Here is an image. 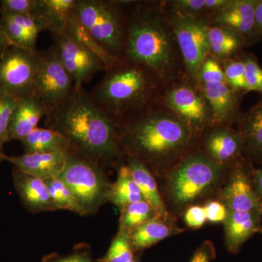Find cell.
I'll return each instance as SVG.
<instances>
[{"label":"cell","mask_w":262,"mask_h":262,"mask_svg":"<svg viewBox=\"0 0 262 262\" xmlns=\"http://www.w3.org/2000/svg\"><path fill=\"white\" fill-rule=\"evenodd\" d=\"M46 124L68 141L70 154L103 168L121 158L117 124L83 88H75L64 102L48 114Z\"/></svg>","instance_id":"obj_1"},{"label":"cell","mask_w":262,"mask_h":262,"mask_svg":"<svg viewBox=\"0 0 262 262\" xmlns=\"http://www.w3.org/2000/svg\"><path fill=\"white\" fill-rule=\"evenodd\" d=\"M117 127L122 155L140 160L148 168L182 154L194 134L173 114L151 108Z\"/></svg>","instance_id":"obj_2"},{"label":"cell","mask_w":262,"mask_h":262,"mask_svg":"<svg viewBox=\"0 0 262 262\" xmlns=\"http://www.w3.org/2000/svg\"><path fill=\"white\" fill-rule=\"evenodd\" d=\"M127 20L123 60L144 66L160 80L175 78L179 48L169 19L146 3H137L127 13Z\"/></svg>","instance_id":"obj_3"},{"label":"cell","mask_w":262,"mask_h":262,"mask_svg":"<svg viewBox=\"0 0 262 262\" xmlns=\"http://www.w3.org/2000/svg\"><path fill=\"white\" fill-rule=\"evenodd\" d=\"M106 72L90 94L117 126L151 108L160 80L151 70L122 60Z\"/></svg>","instance_id":"obj_4"},{"label":"cell","mask_w":262,"mask_h":262,"mask_svg":"<svg viewBox=\"0 0 262 262\" xmlns=\"http://www.w3.org/2000/svg\"><path fill=\"white\" fill-rule=\"evenodd\" d=\"M124 2L77 0L74 13L84 28L106 51L123 59L127 36Z\"/></svg>","instance_id":"obj_5"},{"label":"cell","mask_w":262,"mask_h":262,"mask_svg":"<svg viewBox=\"0 0 262 262\" xmlns=\"http://www.w3.org/2000/svg\"><path fill=\"white\" fill-rule=\"evenodd\" d=\"M225 167L206 155L183 158L168 175L167 191L170 201L177 207L192 204L216 187Z\"/></svg>","instance_id":"obj_6"},{"label":"cell","mask_w":262,"mask_h":262,"mask_svg":"<svg viewBox=\"0 0 262 262\" xmlns=\"http://www.w3.org/2000/svg\"><path fill=\"white\" fill-rule=\"evenodd\" d=\"M60 178L73 193L84 215L95 214L108 202L112 183L97 164L68 154Z\"/></svg>","instance_id":"obj_7"},{"label":"cell","mask_w":262,"mask_h":262,"mask_svg":"<svg viewBox=\"0 0 262 262\" xmlns=\"http://www.w3.org/2000/svg\"><path fill=\"white\" fill-rule=\"evenodd\" d=\"M188 77L194 82L205 60L210 56L208 29L204 18L173 12L169 18Z\"/></svg>","instance_id":"obj_8"},{"label":"cell","mask_w":262,"mask_h":262,"mask_svg":"<svg viewBox=\"0 0 262 262\" xmlns=\"http://www.w3.org/2000/svg\"><path fill=\"white\" fill-rule=\"evenodd\" d=\"M42 52L10 46L0 56V88L17 99L32 94Z\"/></svg>","instance_id":"obj_9"},{"label":"cell","mask_w":262,"mask_h":262,"mask_svg":"<svg viewBox=\"0 0 262 262\" xmlns=\"http://www.w3.org/2000/svg\"><path fill=\"white\" fill-rule=\"evenodd\" d=\"M75 82L51 47L42 52V61L32 94L40 100L48 114L64 102L75 89Z\"/></svg>","instance_id":"obj_10"},{"label":"cell","mask_w":262,"mask_h":262,"mask_svg":"<svg viewBox=\"0 0 262 262\" xmlns=\"http://www.w3.org/2000/svg\"><path fill=\"white\" fill-rule=\"evenodd\" d=\"M170 113L194 134L213 125V117L209 103L196 85L179 84L165 93L163 98Z\"/></svg>","instance_id":"obj_11"},{"label":"cell","mask_w":262,"mask_h":262,"mask_svg":"<svg viewBox=\"0 0 262 262\" xmlns=\"http://www.w3.org/2000/svg\"><path fill=\"white\" fill-rule=\"evenodd\" d=\"M53 45L57 57L75 82L81 89L97 72L106 71L102 61L89 50L80 46L65 32L53 34Z\"/></svg>","instance_id":"obj_12"},{"label":"cell","mask_w":262,"mask_h":262,"mask_svg":"<svg viewBox=\"0 0 262 262\" xmlns=\"http://www.w3.org/2000/svg\"><path fill=\"white\" fill-rule=\"evenodd\" d=\"M0 30L5 34L11 46L36 49L37 38L43 31H48V25L42 15L12 14L0 11Z\"/></svg>","instance_id":"obj_13"},{"label":"cell","mask_w":262,"mask_h":262,"mask_svg":"<svg viewBox=\"0 0 262 262\" xmlns=\"http://www.w3.org/2000/svg\"><path fill=\"white\" fill-rule=\"evenodd\" d=\"M229 211L256 212L262 215V201L254 190L251 176L243 165L232 170L222 193Z\"/></svg>","instance_id":"obj_14"},{"label":"cell","mask_w":262,"mask_h":262,"mask_svg":"<svg viewBox=\"0 0 262 262\" xmlns=\"http://www.w3.org/2000/svg\"><path fill=\"white\" fill-rule=\"evenodd\" d=\"M13 179L22 204L32 213L57 211L45 181L13 168Z\"/></svg>","instance_id":"obj_15"},{"label":"cell","mask_w":262,"mask_h":262,"mask_svg":"<svg viewBox=\"0 0 262 262\" xmlns=\"http://www.w3.org/2000/svg\"><path fill=\"white\" fill-rule=\"evenodd\" d=\"M68 154L63 152L31 153L20 156H5L14 168L42 180L60 177L67 165Z\"/></svg>","instance_id":"obj_16"},{"label":"cell","mask_w":262,"mask_h":262,"mask_svg":"<svg viewBox=\"0 0 262 262\" xmlns=\"http://www.w3.org/2000/svg\"><path fill=\"white\" fill-rule=\"evenodd\" d=\"M209 103L213 117V125H222L234 122L238 116V103L235 91L225 80L196 84Z\"/></svg>","instance_id":"obj_17"},{"label":"cell","mask_w":262,"mask_h":262,"mask_svg":"<svg viewBox=\"0 0 262 262\" xmlns=\"http://www.w3.org/2000/svg\"><path fill=\"white\" fill-rule=\"evenodd\" d=\"M48 111L40 100L33 94L17 100L8 131V141H21L34 129Z\"/></svg>","instance_id":"obj_18"},{"label":"cell","mask_w":262,"mask_h":262,"mask_svg":"<svg viewBox=\"0 0 262 262\" xmlns=\"http://www.w3.org/2000/svg\"><path fill=\"white\" fill-rule=\"evenodd\" d=\"M205 149L210 159L220 165H227L244 151V136L241 130L227 127H215L206 136Z\"/></svg>","instance_id":"obj_19"},{"label":"cell","mask_w":262,"mask_h":262,"mask_svg":"<svg viewBox=\"0 0 262 262\" xmlns=\"http://www.w3.org/2000/svg\"><path fill=\"white\" fill-rule=\"evenodd\" d=\"M256 0H229L224 8L213 15L216 25L232 29L245 39L256 34L255 10Z\"/></svg>","instance_id":"obj_20"},{"label":"cell","mask_w":262,"mask_h":262,"mask_svg":"<svg viewBox=\"0 0 262 262\" xmlns=\"http://www.w3.org/2000/svg\"><path fill=\"white\" fill-rule=\"evenodd\" d=\"M262 215L256 212L229 211L224 222L225 244L230 252L236 253L243 245L261 232Z\"/></svg>","instance_id":"obj_21"},{"label":"cell","mask_w":262,"mask_h":262,"mask_svg":"<svg viewBox=\"0 0 262 262\" xmlns=\"http://www.w3.org/2000/svg\"><path fill=\"white\" fill-rule=\"evenodd\" d=\"M127 165L144 201L154 208L160 218L171 220L162 199L158 184L149 169L140 160L132 157H127Z\"/></svg>","instance_id":"obj_22"},{"label":"cell","mask_w":262,"mask_h":262,"mask_svg":"<svg viewBox=\"0 0 262 262\" xmlns=\"http://www.w3.org/2000/svg\"><path fill=\"white\" fill-rule=\"evenodd\" d=\"M181 232L182 229L174 225L171 220H164L156 215L133 229L129 234V239L134 251H140Z\"/></svg>","instance_id":"obj_23"},{"label":"cell","mask_w":262,"mask_h":262,"mask_svg":"<svg viewBox=\"0 0 262 262\" xmlns=\"http://www.w3.org/2000/svg\"><path fill=\"white\" fill-rule=\"evenodd\" d=\"M208 41L210 56L217 60L232 58L245 44V39L238 33L220 25H209Z\"/></svg>","instance_id":"obj_24"},{"label":"cell","mask_w":262,"mask_h":262,"mask_svg":"<svg viewBox=\"0 0 262 262\" xmlns=\"http://www.w3.org/2000/svg\"><path fill=\"white\" fill-rule=\"evenodd\" d=\"M24 151L31 153H70L68 141L53 129L37 127L21 141Z\"/></svg>","instance_id":"obj_25"},{"label":"cell","mask_w":262,"mask_h":262,"mask_svg":"<svg viewBox=\"0 0 262 262\" xmlns=\"http://www.w3.org/2000/svg\"><path fill=\"white\" fill-rule=\"evenodd\" d=\"M144 201L137 184L133 179L128 165H121L117 171L115 182L112 183L108 202L120 210L131 203Z\"/></svg>","instance_id":"obj_26"},{"label":"cell","mask_w":262,"mask_h":262,"mask_svg":"<svg viewBox=\"0 0 262 262\" xmlns=\"http://www.w3.org/2000/svg\"><path fill=\"white\" fill-rule=\"evenodd\" d=\"M77 0H39L35 13L42 15L48 25V32L53 34L65 32L67 21L73 13Z\"/></svg>","instance_id":"obj_27"},{"label":"cell","mask_w":262,"mask_h":262,"mask_svg":"<svg viewBox=\"0 0 262 262\" xmlns=\"http://www.w3.org/2000/svg\"><path fill=\"white\" fill-rule=\"evenodd\" d=\"M65 32L72 37L74 40L89 50L102 61L106 67V71L118 65L123 59L112 55L101 47L93 38L92 36L84 28L83 26L79 21L75 13L71 14L67 21Z\"/></svg>","instance_id":"obj_28"},{"label":"cell","mask_w":262,"mask_h":262,"mask_svg":"<svg viewBox=\"0 0 262 262\" xmlns=\"http://www.w3.org/2000/svg\"><path fill=\"white\" fill-rule=\"evenodd\" d=\"M241 132L245 150L256 159H262V100L246 114Z\"/></svg>","instance_id":"obj_29"},{"label":"cell","mask_w":262,"mask_h":262,"mask_svg":"<svg viewBox=\"0 0 262 262\" xmlns=\"http://www.w3.org/2000/svg\"><path fill=\"white\" fill-rule=\"evenodd\" d=\"M120 212L118 231L128 235L133 229L157 215L154 208L145 201L127 205Z\"/></svg>","instance_id":"obj_30"},{"label":"cell","mask_w":262,"mask_h":262,"mask_svg":"<svg viewBox=\"0 0 262 262\" xmlns=\"http://www.w3.org/2000/svg\"><path fill=\"white\" fill-rule=\"evenodd\" d=\"M52 200L58 210H67L84 215L73 193L60 177L46 181Z\"/></svg>","instance_id":"obj_31"},{"label":"cell","mask_w":262,"mask_h":262,"mask_svg":"<svg viewBox=\"0 0 262 262\" xmlns=\"http://www.w3.org/2000/svg\"><path fill=\"white\" fill-rule=\"evenodd\" d=\"M229 0H177L171 2L175 13L200 17L205 14L214 15L228 3Z\"/></svg>","instance_id":"obj_32"},{"label":"cell","mask_w":262,"mask_h":262,"mask_svg":"<svg viewBox=\"0 0 262 262\" xmlns=\"http://www.w3.org/2000/svg\"><path fill=\"white\" fill-rule=\"evenodd\" d=\"M134 252L128 234L118 231L107 253L99 262H130L134 259Z\"/></svg>","instance_id":"obj_33"},{"label":"cell","mask_w":262,"mask_h":262,"mask_svg":"<svg viewBox=\"0 0 262 262\" xmlns=\"http://www.w3.org/2000/svg\"><path fill=\"white\" fill-rule=\"evenodd\" d=\"M223 72L226 82L234 91H246V68L244 60H225Z\"/></svg>","instance_id":"obj_34"},{"label":"cell","mask_w":262,"mask_h":262,"mask_svg":"<svg viewBox=\"0 0 262 262\" xmlns=\"http://www.w3.org/2000/svg\"><path fill=\"white\" fill-rule=\"evenodd\" d=\"M17 98L0 88V148L8 142V131L10 119L14 111Z\"/></svg>","instance_id":"obj_35"},{"label":"cell","mask_w":262,"mask_h":262,"mask_svg":"<svg viewBox=\"0 0 262 262\" xmlns=\"http://www.w3.org/2000/svg\"><path fill=\"white\" fill-rule=\"evenodd\" d=\"M222 80H225V78L222 65L218 60L209 56L202 64L194 83L203 84Z\"/></svg>","instance_id":"obj_36"},{"label":"cell","mask_w":262,"mask_h":262,"mask_svg":"<svg viewBox=\"0 0 262 262\" xmlns=\"http://www.w3.org/2000/svg\"><path fill=\"white\" fill-rule=\"evenodd\" d=\"M246 68V91H256L262 94V68L256 58L247 56L244 58Z\"/></svg>","instance_id":"obj_37"},{"label":"cell","mask_w":262,"mask_h":262,"mask_svg":"<svg viewBox=\"0 0 262 262\" xmlns=\"http://www.w3.org/2000/svg\"><path fill=\"white\" fill-rule=\"evenodd\" d=\"M0 11L12 14H30L37 11L39 0H2Z\"/></svg>","instance_id":"obj_38"},{"label":"cell","mask_w":262,"mask_h":262,"mask_svg":"<svg viewBox=\"0 0 262 262\" xmlns=\"http://www.w3.org/2000/svg\"><path fill=\"white\" fill-rule=\"evenodd\" d=\"M206 220L211 223H224L229 214V209L225 203L217 201L207 202L203 206Z\"/></svg>","instance_id":"obj_39"},{"label":"cell","mask_w":262,"mask_h":262,"mask_svg":"<svg viewBox=\"0 0 262 262\" xmlns=\"http://www.w3.org/2000/svg\"><path fill=\"white\" fill-rule=\"evenodd\" d=\"M184 220L188 227L193 229L201 228L207 222L203 206L192 205L186 210Z\"/></svg>","instance_id":"obj_40"},{"label":"cell","mask_w":262,"mask_h":262,"mask_svg":"<svg viewBox=\"0 0 262 262\" xmlns=\"http://www.w3.org/2000/svg\"><path fill=\"white\" fill-rule=\"evenodd\" d=\"M42 262H93L89 255L86 253H74L67 256L51 255Z\"/></svg>","instance_id":"obj_41"},{"label":"cell","mask_w":262,"mask_h":262,"mask_svg":"<svg viewBox=\"0 0 262 262\" xmlns=\"http://www.w3.org/2000/svg\"><path fill=\"white\" fill-rule=\"evenodd\" d=\"M214 253V248L211 243L206 242L196 250L190 262H210Z\"/></svg>","instance_id":"obj_42"},{"label":"cell","mask_w":262,"mask_h":262,"mask_svg":"<svg viewBox=\"0 0 262 262\" xmlns=\"http://www.w3.org/2000/svg\"><path fill=\"white\" fill-rule=\"evenodd\" d=\"M251 179L254 190L262 201V167L253 171Z\"/></svg>","instance_id":"obj_43"},{"label":"cell","mask_w":262,"mask_h":262,"mask_svg":"<svg viewBox=\"0 0 262 262\" xmlns=\"http://www.w3.org/2000/svg\"><path fill=\"white\" fill-rule=\"evenodd\" d=\"M255 27L256 34L262 36V0L257 1L255 10Z\"/></svg>","instance_id":"obj_44"},{"label":"cell","mask_w":262,"mask_h":262,"mask_svg":"<svg viewBox=\"0 0 262 262\" xmlns=\"http://www.w3.org/2000/svg\"><path fill=\"white\" fill-rule=\"evenodd\" d=\"M11 46L9 41L5 37V34L0 30V56L4 53L7 48Z\"/></svg>","instance_id":"obj_45"},{"label":"cell","mask_w":262,"mask_h":262,"mask_svg":"<svg viewBox=\"0 0 262 262\" xmlns=\"http://www.w3.org/2000/svg\"><path fill=\"white\" fill-rule=\"evenodd\" d=\"M6 155L3 152V149L0 148V163L3 161H5V158Z\"/></svg>","instance_id":"obj_46"},{"label":"cell","mask_w":262,"mask_h":262,"mask_svg":"<svg viewBox=\"0 0 262 262\" xmlns=\"http://www.w3.org/2000/svg\"><path fill=\"white\" fill-rule=\"evenodd\" d=\"M130 262H138L136 259L132 260Z\"/></svg>","instance_id":"obj_47"},{"label":"cell","mask_w":262,"mask_h":262,"mask_svg":"<svg viewBox=\"0 0 262 262\" xmlns=\"http://www.w3.org/2000/svg\"><path fill=\"white\" fill-rule=\"evenodd\" d=\"M260 233H261L262 234V229L261 230V232H260Z\"/></svg>","instance_id":"obj_48"}]
</instances>
